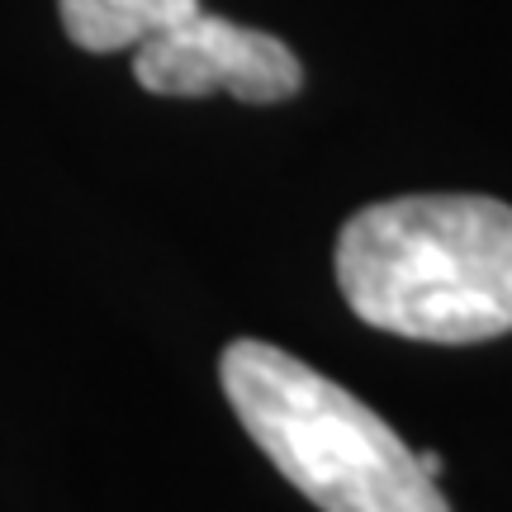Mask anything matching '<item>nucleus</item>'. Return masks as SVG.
I'll return each instance as SVG.
<instances>
[{
	"label": "nucleus",
	"instance_id": "obj_1",
	"mask_svg": "<svg viewBox=\"0 0 512 512\" xmlns=\"http://www.w3.org/2000/svg\"><path fill=\"white\" fill-rule=\"evenodd\" d=\"M351 313L413 342L512 332V204L489 195H403L366 204L337 238Z\"/></svg>",
	"mask_w": 512,
	"mask_h": 512
},
{
	"label": "nucleus",
	"instance_id": "obj_2",
	"mask_svg": "<svg viewBox=\"0 0 512 512\" xmlns=\"http://www.w3.org/2000/svg\"><path fill=\"white\" fill-rule=\"evenodd\" d=\"M219 380L261 456L323 512H451L418 451L299 356L238 337L223 351Z\"/></svg>",
	"mask_w": 512,
	"mask_h": 512
},
{
	"label": "nucleus",
	"instance_id": "obj_3",
	"mask_svg": "<svg viewBox=\"0 0 512 512\" xmlns=\"http://www.w3.org/2000/svg\"><path fill=\"white\" fill-rule=\"evenodd\" d=\"M133 76L152 95L200 100V95L228 91L242 105H280L304 86V67L290 53V43L204 10L138 43Z\"/></svg>",
	"mask_w": 512,
	"mask_h": 512
},
{
	"label": "nucleus",
	"instance_id": "obj_4",
	"mask_svg": "<svg viewBox=\"0 0 512 512\" xmlns=\"http://www.w3.org/2000/svg\"><path fill=\"white\" fill-rule=\"evenodd\" d=\"M57 15L76 48L119 53L200 15V0H57Z\"/></svg>",
	"mask_w": 512,
	"mask_h": 512
},
{
	"label": "nucleus",
	"instance_id": "obj_5",
	"mask_svg": "<svg viewBox=\"0 0 512 512\" xmlns=\"http://www.w3.org/2000/svg\"><path fill=\"white\" fill-rule=\"evenodd\" d=\"M418 465H422V470H427L432 479L441 475V456H437V451H418Z\"/></svg>",
	"mask_w": 512,
	"mask_h": 512
}]
</instances>
